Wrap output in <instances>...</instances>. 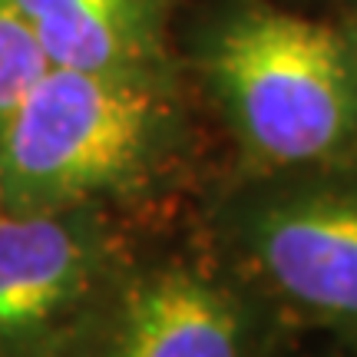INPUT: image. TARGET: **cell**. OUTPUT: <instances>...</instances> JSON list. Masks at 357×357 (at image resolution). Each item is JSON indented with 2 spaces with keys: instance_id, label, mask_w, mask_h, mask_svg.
Segmentation results:
<instances>
[{
  "instance_id": "cell-3",
  "label": "cell",
  "mask_w": 357,
  "mask_h": 357,
  "mask_svg": "<svg viewBox=\"0 0 357 357\" xmlns=\"http://www.w3.org/2000/svg\"><path fill=\"white\" fill-rule=\"evenodd\" d=\"M252 321L218 281L162 268L113 298L86 357H248Z\"/></svg>"
},
{
  "instance_id": "cell-7",
  "label": "cell",
  "mask_w": 357,
  "mask_h": 357,
  "mask_svg": "<svg viewBox=\"0 0 357 357\" xmlns=\"http://www.w3.org/2000/svg\"><path fill=\"white\" fill-rule=\"evenodd\" d=\"M50 60L13 0H0V123L20 106Z\"/></svg>"
},
{
  "instance_id": "cell-4",
  "label": "cell",
  "mask_w": 357,
  "mask_h": 357,
  "mask_svg": "<svg viewBox=\"0 0 357 357\" xmlns=\"http://www.w3.org/2000/svg\"><path fill=\"white\" fill-rule=\"evenodd\" d=\"M93 248L47 212L0 215V357H37L93 284Z\"/></svg>"
},
{
  "instance_id": "cell-1",
  "label": "cell",
  "mask_w": 357,
  "mask_h": 357,
  "mask_svg": "<svg viewBox=\"0 0 357 357\" xmlns=\"http://www.w3.org/2000/svg\"><path fill=\"white\" fill-rule=\"evenodd\" d=\"M212 77L248 146L278 166L357 139V60L341 30L288 10H245L218 33Z\"/></svg>"
},
{
  "instance_id": "cell-2",
  "label": "cell",
  "mask_w": 357,
  "mask_h": 357,
  "mask_svg": "<svg viewBox=\"0 0 357 357\" xmlns=\"http://www.w3.org/2000/svg\"><path fill=\"white\" fill-rule=\"evenodd\" d=\"M155 96L126 73L50 66L0 123V185L40 208L126 182L153 146Z\"/></svg>"
},
{
  "instance_id": "cell-5",
  "label": "cell",
  "mask_w": 357,
  "mask_h": 357,
  "mask_svg": "<svg viewBox=\"0 0 357 357\" xmlns=\"http://www.w3.org/2000/svg\"><path fill=\"white\" fill-rule=\"evenodd\" d=\"M255 255L268 284L314 321L357 331V199L314 195L261 218Z\"/></svg>"
},
{
  "instance_id": "cell-6",
  "label": "cell",
  "mask_w": 357,
  "mask_h": 357,
  "mask_svg": "<svg viewBox=\"0 0 357 357\" xmlns=\"http://www.w3.org/2000/svg\"><path fill=\"white\" fill-rule=\"evenodd\" d=\"M33 26L50 66L126 73L153 43V0H13Z\"/></svg>"
}]
</instances>
